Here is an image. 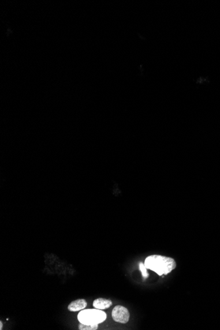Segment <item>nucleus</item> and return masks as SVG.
Returning a JSON list of instances; mask_svg holds the SVG:
<instances>
[{
	"mask_svg": "<svg viewBox=\"0 0 220 330\" xmlns=\"http://www.w3.org/2000/svg\"><path fill=\"white\" fill-rule=\"evenodd\" d=\"M0 329H3V322L2 321L0 322Z\"/></svg>",
	"mask_w": 220,
	"mask_h": 330,
	"instance_id": "8",
	"label": "nucleus"
},
{
	"mask_svg": "<svg viewBox=\"0 0 220 330\" xmlns=\"http://www.w3.org/2000/svg\"><path fill=\"white\" fill-rule=\"evenodd\" d=\"M87 303L85 299H77L72 301L68 306V310L71 312H77V311L83 310L86 307Z\"/></svg>",
	"mask_w": 220,
	"mask_h": 330,
	"instance_id": "4",
	"label": "nucleus"
},
{
	"mask_svg": "<svg viewBox=\"0 0 220 330\" xmlns=\"http://www.w3.org/2000/svg\"><path fill=\"white\" fill-rule=\"evenodd\" d=\"M106 319V314L96 308L82 310L78 315L79 322L86 324H99Z\"/></svg>",
	"mask_w": 220,
	"mask_h": 330,
	"instance_id": "2",
	"label": "nucleus"
},
{
	"mask_svg": "<svg viewBox=\"0 0 220 330\" xmlns=\"http://www.w3.org/2000/svg\"><path fill=\"white\" fill-rule=\"evenodd\" d=\"M112 302L111 300L104 298H98L93 302L94 307L99 310L107 309L110 308Z\"/></svg>",
	"mask_w": 220,
	"mask_h": 330,
	"instance_id": "5",
	"label": "nucleus"
},
{
	"mask_svg": "<svg viewBox=\"0 0 220 330\" xmlns=\"http://www.w3.org/2000/svg\"><path fill=\"white\" fill-rule=\"evenodd\" d=\"M112 318L114 321L121 324H126L129 322L130 313L127 308L123 306H116L112 310Z\"/></svg>",
	"mask_w": 220,
	"mask_h": 330,
	"instance_id": "3",
	"label": "nucleus"
},
{
	"mask_svg": "<svg viewBox=\"0 0 220 330\" xmlns=\"http://www.w3.org/2000/svg\"><path fill=\"white\" fill-rule=\"evenodd\" d=\"M144 266L147 269L156 272L159 276L170 273L176 268L175 260L165 256L154 254L148 256L144 261Z\"/></svg>",
	"mask_w": 220,
	"mask_h": 330,
	"instance_id": "1",
	"label": "nucleus"
},
{
	"mask_svg": "<svg viewBox=\"0 0 220 330\" xmlns=\"http://www.w3.org/2000/svg\"><path fill=\"white\" fill-rule=\"evenodd\" d=\"M98 324H86L81 323L78 325V329L80 330H96Z\"/></svg>",
	"mask_w": 220,
	"mask_h": 330,
	"instance_id": "6",
	"label": "nucleus"
},
{
	"mask_svg": "<svg viewBox=\"0 0 220 330\" xmlns=\"http://www.w3.org/2000/svg\"><path fill=\"white\" fill-rule=\"evenodd\" d=\"M139 268H140V270L141 271L142 273V276L144 277V278H147L148 277V273L147 272V268L145 267L144 266V264H142V262H140L139 263Z\"/></svg>",
	"mask_w": 220,
	"mask_h": 330,
	"instance_id": "7",
	"label": "nucleus"
}]
</instances>
